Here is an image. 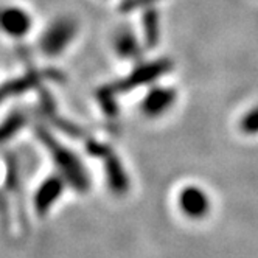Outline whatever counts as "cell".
Instances as JSON below:
<instances>
[{
  "mask_svg": "<svg viewBox=\"0 0 258 258\" xmlns=\"http://www.w3.org/2000/svg\"><path fill=\"white\" fill-rule=\"evenodd\" d=\"M64 191V180L58 176H51L48 179H45L39 190L36 191L34 196V207H36V213L44 216L54 202L58 201V198L61 196V193Z\"/></svg>",
  "mask_w": 258,
  "mask_h": 258,
  "instance_id": "cell-5",
  "label": "cell"
},
{
  "mask_svg": "<svg viewBox=\"0 0 258 258\" xmlns=\"http://www.w3.org/2000/svg\"><path fill=\"white\" fill-rule=\"evenodd\" d=\"M170 62L167 61H157L153 64H146L140 69H137L131 77H127L124 81H121L120 84L114 86L115 90L118 92H129L142 84H148L153 83L154 80H157L160 75H163L165 72L170 70Z\"/></svg>",
  "mask_w": 258,
  "mask_h": 258,
  "instance_id": "cell-3",
  "label": "cell"
},
{
  "mask_svg": "<svg viewBox=\"0 0 258 258\" xmlns=\"http://www.w3.org/2000/svg\"><path fill=\"white\" fill-rule=\"evenodd\" d=\"M101 159L104 160L106 176H107V182H109L110 190H114L118 195L126 193L127 188H129V180H127V176H126V173H124V170L121 167L120 160L115 157L114 151L112 150L107 151Z\"/></svg>",
  "mask_w": 258,
  "mask_h": 258,
  "instance_id": "cell-8",
  "label": "cell"
},
{
  "mask_svg": "<svg viewBox=\"0 0 258 258\" xmlns=\"http://www.w3.org/2000/svg\"><path fill=\"white\" fill-rule=\"evenodd\" d=\"M179 206L187 216L198 219L209 213L210 201L207 195L198 187H187L179 195Z\"/></svg>",
  "mask_w": 258,
  "mask_h": 258,
  "instance_id": "cell-4",
  "label": "cell"
},
{
  "mask_svg": "<svg viewBox=\"0 0 258 258\" xmlns=\"http://www.w3.org/2000/svg\"><path fill=\"white\" fill-rule=\"evenodd\" d=\"M2 27H4L5 33H8L10 36L21 38V36H24V34H27L30 31V28H31V17L22 8L10 7V8L4 10Z\"/></svg>",
  "mask_w": 258,
  "mask_h": 258,
  "instance_id": "cell-7",
  "label": "cell"
},
{
  "mask_svg": "<svg viewBox=\"0 0 258 258\" xmlns=\"http://www.w3.org/2000/svg\"><path fill=\"white\" fill-rule=\"evenodd\" d=\"M115 89L114 86L112 87H104L98 92V101L100 104L103 106L106 115L109 117H115L117 115V104H115V98H114V94H115Z\"/></svg>",
  "mask_w": 258,
  "mask_h": 258,
  "instance_id": "cell-10",
  "label": "cell"
},
{
  "mask_svg": "<svg viewBox=\"0 0 258 258\" xmlns=\"http://www.w3.org/2000/svg\"><path fill=\"white\" fill-rule=\"evenodd\" d=\"M241 131L249 134V136L258 134V106L253 107L252 110H249V112L243 117Z\"/></svg>",
  "mask_w": 258,
  "mask_h": 258,
  "instance_id": "cell-12",
  "label": "cell"
},
{
  "mask_svg": "<svg viewBox=\"0 0 258 258\" xmlns=\"http://www.w3.org/2000/svg\"><path fill=\"white\" fill-rule=\"evenodd\" d=\"M174 101H176V90L167 87H156L143 100V112L150 117L162 115L173 106Z\"/></svg>",
  "mask_w": 258,
  "mask_h": 258,
  "instance_id": "cell-6",
  "label": "cell"
},
{
  "mask_svg": "<svg viewBox=\"0 0 258 258\" xmlns=\"http://www.w3.org/2000/svg\"><path fill=\"white\" fill-rule=\"evenodd\" d=\"M25 124V117L22 114H11L2 126V139L8 140Z\"/></svg>",
  "mask_w": 258,
  "mask_h": 258,
  "instance_id": "cell-11",
  "label": "cell"
},
{
  "mask_svg": "<svg viewBox=\"0 0 258 258\" xmlns=\"http://www.w3.org/2000/svg\"><path fill=\"white\" fill-rule=\"evenodd\" d=\"M39 140L44 143V146L51 154L54 165L58 167L59 173L64 176V179L70 183V185L78 190V191H86L89 188V177L86 174V170L80 159L69 151L66 146H61L59 142L54 139L45 127H38L36 129Z\"/></svg>",
  "mask_w": 258,
  "mask_h": 258,
  "instance_id": "cell-1",
  "label": "cell"
},
{
  "mask_svg": "<svg viewBox=\"0 0 258 258\" xmlns=\"http://www.w3.org/2000/svg\"><path fill=\"white\" fill-rule=\"evenodd\" d=\"M115 47L123 58H133L137 54V42L134 39V36L127 31L118 34V38L115 41Z\"/></svg>",
  "mask_w": 258,
  "mask_h": 258,
  "instance_id": "cell-9",
  "label": "cell"
},
{
  "mask_svg": "<svg viewBox=\"0 0 258 258\" xmlns=\"http://www.w3.org/2000/svg\"><path fill=\"white\" fill-rule=\"evenodd\" d=\"M75 34V24L67 19H61L53 22L51 27L44 33L41 41V47L47 54H58L64 50V47L72 41Z\"/></svg>",
  "mask_w": 258,
  "mask_h": 258,
  "instance_id": "cell-2",
  "label": "cell"
}]
</instances>
